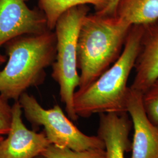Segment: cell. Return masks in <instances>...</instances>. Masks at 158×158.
Masks as SVG:
<instances>
[{
    "mask_svg": "<svg viewBox=\"0 0 158 158\" xmlns=\"http://www.w3.org/2000/svg\"><path fill=\"white\" fill-rule=\"evenodd\" d=\"M97 136L104 144L106 158H125L131 149L129 136L132 126L127 112L99 114Z\"/></svg>",
    "mask_w": 158,
    "mask_h": 158,
    "instance_id": "30bf717a",
    "label": "cell"
},
{
    "mask_svg": "<svg viewBox=\"0 0 158 158\" xmlns=\"http://www.w3.org/2000/svg\"><path fill=\"white\" fill-rule=\"evenodd\" d=\"M18 102L25 118L33 127H43L44 132L52 145L76 151L104 149V142L98 136L87 135L82 132L59 106L45 109L34 96L27 92L21 96Z\"/></svg>",
    "mask_w": 158,
    "mask_h": 158,
    "instance_id": "5b68a950",
    "label": "cell"
},
{
    "mask_svg": "<svg viewBox=\"0 0 158 158\" xmlns=\"http://www.w3.org/2000/svg\"><path fill=\"white\" fill-rule=\"evenodd\" d=\"M110 0H39L40 10L47 20L49 30L54 31L57 20L63 13L75 6L91 4L94 6L96 12L102 11Z\"/></svg>",
    "mask_w": 158,
    "mask_h": 158,
    "instance_id": "7c38bea8",
    "label": "cell"
},
{
    "mask_svg": "<svg viewBox=\"0 0 158 158\" xmlns=\"http://www.w3.org/2000/svg\"><path fill=\"white\" fill-rule=\"evenodd\" d=\"M115 15L131 25H143L158 19V0H121Z\"/></svg>",
    "mask_w": 158,
    "mask_h": 158,
    "instance_id": "8fae6325",
    "label": "cell"
},
{
    "mask_svg": "<svg viewBox=\"0 0 158 158\" xmlns=\"http://www.w3.org/2000/svg\"><path fill=\"white\" fill-rule=\"evenodd\" d=\"M132 26L117 15L95 12L85 16L77 47L79 90L89 87L118 59Z\"/></svg>",
    "mask_w": 158,
    "mask_h": 158,
    "instance_id": "7a4b0ae2",
    "label": "cell"
},
{
    "mask_svg": "<svg viewBox=\"0 0 158 158\" xmlns=\"http://www.w3.org/2000/svg\"><path fill=\"white\" fill-rule=\"evenodd\" d=\"M127 110L134 128L130 158H158V127L147 116L142 94L130 87Z\"/></svg>",
    "mask_w": 158,
    "mask_h": 158,
    "instance_id": "ba28073f",
    "label": "cell"
},
{
    "mask_svg": "<svg viewBox=\"0 0 158 158\" xmlns=\"http://www.w3.org/2000/svg\"><path fill=\"white\" fill-rule=\"evenodd\" d=\"M142 104L148 118L158 127V78L142 94Z\"/></svg>",
    "mask_w": 158,
    "mask_h": 158,
    "instance_id": "5bb4252c",
    "label": "cell"
},
{
    "mask_svg": "<svg viewBox=\"0 0 158 158\" xmlns=\"http://www.w3.org/2000/svg\"><path fill=\"white\" fill-rule=\"evenodd\" d=\"M4 138L2 136H0V141H2Z\"/></svg>",
    "mask_w": 158,
    "mask_h": 158,
    "instance_id": "d6986e66",
    "label": "cell"
},
{
    "mask_svg": "<svg viewBox=\"0 0 158 158\" xmlns=\"http://www.w3.org/2000/svg\"><path fill=\"white\" fill-rule=\"evenodd\" d=\"M11 121L12 106L9 101L0 94V136L7 135Z\"/></svg>",
    "mask_w": 158,
    "mask_h": 158,
    "instance_id": "9a60e30c",
    "label": "cell"
},
{
    "mask_svg": "<svg viewBox=\"0 0 158 158\" xmlns=\"http://www.w3.org/2000/svg\"><path fill=\"white\" fill-rule=\"evenodd\" d=\"M19 102L12 106L11 128L7 137L0 141V158H35L51 145L45 133L29 130L23 123Z\"/></svg>",
    "mask_w": 158,
    "mask_h": 158,
    "instance_id": "52a82bcc",
    "label": "cell"
},
{
    "mask_svg": "<svg viewBox=\"0 0 158 158\" xmlns=\"http://www.w3.org/2000/svg\"><path fill=\"white\" fill-rule=\"evenodd\" d=\"M35 158H46L45 157H44V156H42V155H40V156H37V157H36Z\"/></svg>",
    "mask_w": 158,
    "mask_h": 158,
    "instance_id": "ac0fdd59",
    "label": "cell"
},
{
    "mask_svg": "<svg viewBox=\"0 0 158 158\" xmlns=\"http://www.w3.org/2000/svg\"><path fill=\"white\" fill-rule=\"evenodd\" d=\"M134 69L135 75L130 87L143 94L158 78V19L142 25Z\"/></svg>",
    "mask_w": 158,
    "mask_h": 158,
    "instance_id": "9c48e42d",
    "label": "cell"
},
{
    "mask_svg": "<svg viewBox=\"0 0 158 158\" xmlns=\"http://www.w3.org/2000/svg\"><path fill=\"white\" fill-rule=\"evenodd\" d=\"M56 44V34L51 30L23 35L6 42L8 59L0 70V94L16 102L29 88L43 84L46 69L55 62Z\"/></svg>",
    "mask_w": 158,
    "mask_h": 158,
    "instance_id": "6da1fadb",
    "label": "cell"
},
{
    "mask_svg": "<svg viewBox=\"0 0 158 158\" xmlns=\"http://www.w3.org/2000/svg\"><path fill=\"white\" fill-rule=\"evenodd\" d=\"M28 1L0 0V48L18 36L49 30L44 13L40 8H30Z\"/></svg>",
    "mask_w": 158,
    "mask_h": 158,
    "instance_id": "8992f818",
    "label": "cell"
},
{
    "mask_svg": "<svg viewBox=\"0 0 158 158\" xmlns=\"http://www.w3.org/2000/svg\"><path fill=\"white\" fill-rule=\"evenodd\" d=\"M89 11L90 8L87 5L69 10L59 18L54 29L56 36V54L52 65V77L59 86L60 100L65 105L68 117L73 121L79 118L74 108V94L80 83L77 63L79 29Z\"/></svg>",
    "mask_w": 158,
    "mask_h": 158,
    "instance_id": "277c9868",
    "label": "cell"
},
{
    "mask_svg": "<svg viewBox=\"0 0 158 158\" xmlns=\"http://www.w3.org/2000/svg\"><path fill=\"white\" fill-rule=\"evenodd\" d=\"M46 158H106L104 149L96 148L76 151L50 145L41 154Z\"/></svg>",
    "mask_w": 158,
    "mask_h": 158,
    "instance_id": "4fadbf2b",
    "label": "cell"
},
{
    "mask_svg": "<svg viewBox=\"0 0 158 158\" xmlns=\"http://www.w3.org/2000/svg\"><path fill=\"white\" fill-rule=\"evenodd\" d=\"M7 60V57L5 55L1 54L0 53V66L3 64L6 63Z\"/></svg>",
    "mask_w": 158,
    "mask_h": 158,
    "instance_id": "e0dca14e",
    "label": "cell"
},
{
    "mask_svg": "<svg viewBox=\"0 0 158 158\" xmlns=\"http://www.w3.org/2000/svg\"><path fill=\"white\" fill-rule=\"evenodd\" d=\"M121 1V0H110L107 6L103 10L96 13L106 16H115L117 7Z\"/></svg>",
    "mask_w": 158,
    "mask_h": 158,
    "instance_id": "2e32d148",
    "label": "cell"
},
{
    "mask_svg": "<svg viewBox=\"0 0 158 158\" xmlns=\"http://www.w3.org/2000/svg\"><path fill=\"white\" fill-rule=\"evenodd\" d=\"M142 32V25H133L118 59L89 87L75 91L74 108L79 117L127 112L128 81L134 68Z\"/></svg>",
    "mask_w": 158,
    "mask_h": 158,
    "instance_id": "3957f363",
    "label": "cell"
}]
</instances>
